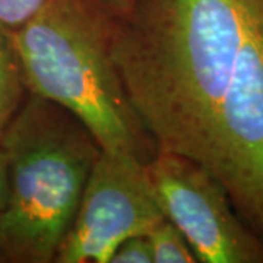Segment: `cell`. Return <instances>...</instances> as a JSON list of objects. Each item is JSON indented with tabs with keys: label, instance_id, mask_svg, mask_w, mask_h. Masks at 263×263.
Segmentation results:
<instances>
[{
	"label": "cell",
	"instance_id": "obj_10",
	"mask_svg": "<svg viewBox=\"0 0 263 263\" xmlns=\"http://www.w3.org/2000/svg\"><path fill=\"white\" fill-rule=\"evenodd\" d=\"M110 263H154L148 237L135 235L126 238L114 250Z\"/></svg>",
	"mask_w": 263,
	"mask_h": 263
},
{
	"label": "cell",
	"instance_id": "obj_1",
	"mask_svg": "<svg viewBox=\"0 0 263 263\" xmlns=\"http://www.w3.org/2000/svg\"><path fill=\"white\" fill-rule=\"evenodd\" d=\"M252 0H135L116 13L113 56L158 152L209 170L216 120Z\"/></svg>",
	"mask_w": 263,
	"mask_h": 263
},
{
	"label": "cell",
	"instance_id": "obj_4",
	"mask_svg": "<svg viewBox=\"0 0 263 263\" xmlns=\"http://www.w3.org/2000/svg\"><path fill=\"white\" fill-rule=\"evenodd\" d=\"M209 171L263 237V0H252L245 40L221 104Z\"/></svg>",
	"mask_w": 263,
	"mask_h": 263
},
{
	"label": "cell",
	"instance_id": "obj_5",
	"mask_svg": "<svg viewBox=\"0 0 263 263\" xmlns=\"http://www.w3.org/2000/svg\"><path fill=\"white\" fill-rule=\"evenodd\" d=\"M162 214L200 263H263V237L237 212L227 189L196 161L158 152L146 165Z\"/></svg>",
	"mask_w": 263,
	"mask_h": 263
},
{
	"label": "cell",
	"instance_id": "obj_9",
	"mask_svg": "<svg viewBox=\"0 0 263 263\" xmlns=\"http://www.w3.org/2000/svg\"><path fill=\"white\" fill-rule=\"evenodd\" d=\"M47 0H0V24L10 31L22 27Z\"/></svg>",
	"mask_w": 263,
	"mask_h": 263
},
{
	"label": "cell",
	"instance_id": "obj_2",
	"mask_svg": "<svg viewBox=\"0 0 263 263\" xmlns=\"http://www.w3.org/2000/svg\"><path fill=\"white\" fill-rule=\"evenodd\" d=\"M114 22L101 0H47L12 35L29 94L73 114L103 152L148 165L158 149L116 65Z\"/></svg>",
	"mask_w": 263,
	"mask_h": 263
},
{
	"label": "cell",
	"instance_id": "obj_3",
	"mask_svg": "<svg viewBox=\"0 0 263 263\" xmlns=\"http://www.w3.org/2000/svg\"><path fill=\"white\" fill-rule=\"evenodd\" d=\"M0 145L9 176L0 262H54L101 148L73 114L29 92Z\"/></svg>",
	"mask_w": 263,
	"mask_h": 263
},
{
	"label": "cell",
	"instance_id": "obj_12",
	"mask_svg": "<svg viewBox=\"0 0 263 263\" xmlns=\"http://www.w3.org/2000/svg\"><path fill=\"white\" fill-rule=\"evenodd\" d=\"M101 2L119 15H126L135 3V0H101Z\"/></svg>",
	"mask_w": 263,
	"mask_h": 263
},
{
	"label": "cell",
	"instance_id": "obj_7",
	"mask_svg": "<svg viewBox=\"0 0 263 263\" xmlns=\"http://www.w3.org/2000/svg\"><path fill=\"white\" fill-rule=\"evenodd\" d=\"M27 95L12 31L0 24V138Z\"/></svg>",
	"mask_w": 263,
	"mask_h": 263
},
{
	"label": "cell",
	"instance_id": "obj_8",
	"mask_svg": "<svg viewBox=\"0 0 263 263\" xmlns=\"http://www.w3.org/2000/svg\"><path fill=\"white\" fill-rule=\"evenodd\" d=\"M154 263H197L186 237L167 218L146 234Z\"/></svg>",
	"mask_w": 263,
	"mask_h": 263
},
{
	"label": "cell",
	"instance_id": "obj_11",
	"mask_svg": "<svg viewBox=\"0 0 263 263\" xmlns=\"http://www.w3.org/2000/svg\"><path fill=\"white\" fill-rule=\"evenodd\" d=\"M8 183H9V176H8V160L6 154L0 145V211L5 206L6 197H8Z\"/></svg>",
	"mask_w": 263,
	"mask_h": 263
},
{
	"label": "cell",
	"instance_id": "obj_6",
	"mask_svg": "<svg viewBox=\"0 0 263 263\" xmlns=\"http://www.w3.org/2000/svg\"><path fill=\"white\" fill-rule=\"evenodd\" d=\"M164 219L146 165L101 151L54 262L110 263L122 241Z\"/></svg>",
	"mask_w": 263,
	"mask_h": 263
}]
</instances>
